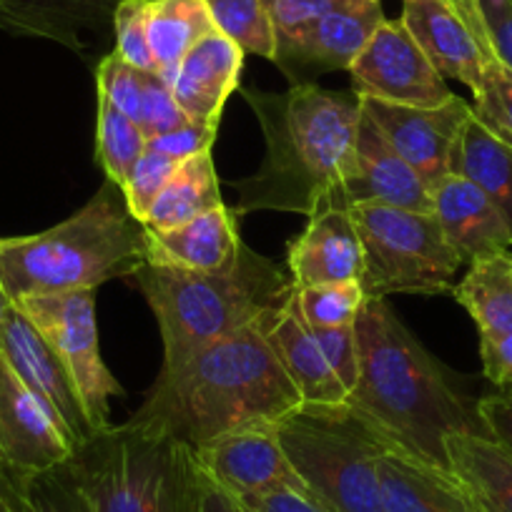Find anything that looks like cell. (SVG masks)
I'll return each mask as SVG.
<instances>
[{
    "label": "cell",
    "mask_w": 512,
    "mask_h": 512,
    "mask_svg": "<svg viewBox=\"0 0 512 512\" xmlns=\"http://www.w3.org/2000/svg\"><path fill=\"white\" fill-rule=\"evenodd\" d=\"M402 23L445 78H455L472 93L480 88L487 63L495 61L485 28L452 0H407Z\"/></svg>",
    "instance_id": "17"
},
{
    "label": "cell",
    "mask_w": 512,
    "mask_h": 512,
    "mask_svg": "<svg viewBox=\"0 0 512 512\" xmlns=\"http://www.w3.org/2000/svg\"><path fill=\"white\" fill-rule=\"evenodd\" d=\"M76 445L0 354V465L23 475L66 465Z\"/></svg>",
    "instance_id": "15"
},
{
    "label": "cell",
    "mask_w": 512,
    "mask_h": 512,
    "mask_svg": "<svg viewBox=\"0 0 512 512\" xmlns=\"http://www.w3.org/2000/svg\"><path fill=\"white\" fill-rule=\"evenodd\" d=\"M312 334L317 339L319 349L324 352V357H327L332 372L344 384V390L352 392L359 377V347L354 324H349V327L312 329Z\"/></svg>",
    "instance_id": "39"
},
{
    "label": "cell",
    "mask_w": 512,
    "mask_h": 512,
    "mask_svg": "<svg viewBox=\"0 0 512 512\" xmlns=\"http://www.w3.org/2000/svg\"><path fill=\"white\" fill-rule=\"evenodd\" d=\"M490 51L512 71V0H477Z\"/></svg>",
    "instance_id": "42"
},
{
    "label": "cell",
    "mask_w": 512,
    "mask_h": 512,
    "mask_svg": "<svg viewBox=\"0 0 512 512\" xmlns=\"http://www.w3.org/2000/svg\"><path fill=\"white\" fill-rule=\"evenodd\" d=\"M144 221L123 189L103 181L86 206L31 236H0V284L11 304L66 292H96L111 279L134 277L146 264Z\"/></svg>",
    "instance_id": "4"
},
{
    "label": "cell",
    "mask_w": 512,
    "mask_h": 512,
    "mask_svg": "<svg viewBox=\"0 0 512 512\" xmlns=\"http://www.w3.org/2000/svg\"><path fill=\"white\" fill-rule=\"evenodd\" d=\"M287 267L294 289L362 282L364 249L349 209L314 211L302 234L289 241Z\"/></svg>",
    "instance_id": "18"
},
{
    "label": "cell",
    "mask_w": 512,
    "mask_h": 512,
    "mask_svg": "<svg viewBox=\"0 0 512 512\" xmlns=\"http://www.w3.org/2000/svg\"><path fill=\"white\" fill-rule=\"evenodd\" d=\"M221 204H224V199H221V184L214 159H211V154H201L181 161L169 184L156 196L154 206L146 214L144 226L151 231H169Z\"/></svg>",
    "instance_id": "28"
},
{
    "label": "cell",
    "mask_w": 512,
    "mask_h": 512,
    "mask_svg": "<svg viewBox=\"0 0 512 512\" xmlns=\"http://www.w3.org/2000/svg\"><path fill=\"white\" fill-rule=\"evenodd\" d=\"M214 31L206 0H151L149 46L156 73L164 81H174L186 53Z\"/></svg>",
    "instance_id": "27"
},
{
    "label": "cell",
    "mask_w": 512,
    "mask_h": 512,
    "mask_svg": "<svg viewBox=\"0 0 512 512\" xmlns=\"http://www.w3.org/2000/svg\"><path fill=\"white\" fill-rule=\"evenodd\" d=\"M191 452L199 470L234 500H249L282 487H304L284 455L274 425L226 432Z\"/></svg>",
    "instance_id": "14"
},
{
    "label": "cell",
    "mask_w": 512,
    "mask_h": 512,
    "mask_svg": "<svg viewBox=\"0 0 512 512\" xmlns=\"http://www.w3.org/2000/svg\"><path fill=\"white\" fill-rule=\"evenodd\" d=\"M239 91L262 126L264 161L249 179L234 181V211L312 216L352 171L362 98L317 83H294L282 93Z\"/></svg>",
    "instance_id": "2"
},
{
    "label": "cell",
    "mask_w": 512,
    "mask_h": 512,
    "mask_svg": "<svg viewBox=\"0 0 512 512\" xmlns=\"http://www.w3.org/2000/svg\"><path fill=\"white\" fill-rule=\"evenodd\" d=\"M8 307H11V299L6 297V292H3V284H0V334H3V324H6Z\"/></svg>",
    "instance_id": "47"
},
{
    "label": "cell",
    "mask_w": 512,
    "mask_h": 512,
    "mask_svg": "<svg viewBox=\"0 0 512 512\" xmlns=\"http://www.w3.org/2000/svg\"><path fill=\"white\" fill-rule=\"evenodd\" d=\"M382 21L379 3L352 0L349 6L337 8L299 31L277 36L274 63L292 86L314 83V76L329 71H349Z\"/></svg>",
    "instance_id": "13"
},
{
    "label": "cell",
    "mask_w": 512,
    "mask_h": 512,
    "mask_svg": "<svg viewBox=\"0 0 512 512\" xmlns=\"http://www.w3.org/2000/svg\"><path fill=\"white\" fill-rule=\"evenodd\" d=\"M364 249L362 289L367 299L390 294H445L455 289L462 259L447 244L435 214L384 204L349 209Z\"/></svg>",
    "instance_id": "8"
},
{
    "label": "cell",
    "mask_w": 512,
    "mask_h": 512,
    "mask_svg": "<svg viewBox=\"0 0 512 512\" xmlns=\"http://www.w3.org/2000/svg\"><path fill=\"white\" fill-rule=\"evenodd\" d=\"M18 307L68 367L98 430L111 425V400L121 397L123 390L101 357L93 292L31 297L18 302Z\"/></svg>",
    "instance_id": "9"
},
{
    "label": "cell",
    "mask_w": 512,
    "mask_h": 512,
    "mask_svg": "<svg viewBox=\"0 0 512 512\" xmlns=\"http://www.w3.org/2000/svg\"><path fill=\"white\" fill-rule=\"evenodd\" d=\"M354 332L359 377L347 405L395 450L450 470L445 442L452 435L485 432L477 405L465 400L457 379L405 327L387 299H367Z\"/></svg>",
    "instance_id": "1"
},
{
    "label": "cell",
    "mask_w": 512,
    "mask_h": 512,
    "mask_svg": "<svg viewBox=\"0 0 512 512\" xmlns=\"http://www.w3.org/2000/svg\"><path fill=\"white\" fill-rule=\"evenodd\" d=\"M362 111L432 191L450 176L452 154L472 116V106L460 96H452L435 108L395 106L362 98Z\"/></svg>",
    "instance_id": "12"
},
{
    "label": "cell",
    "mask_w": 512,
    "mask_h": 512,
    "mask_svg": "<svg viewBox=\"0 0 512 512\" xmlns=\"http://www.w3.org/2000/svg\"><path fill=\"white\" fill-rule=\"evenodd\" d=\"M98 98L96 116V156L98 164L106 171V179L123 186L128 171L134 169L136 161L146 151V136L139 123L123 116L113 103L103 96Z\"/></svg>",
    "instance_id": "32"
},
{
    "label": "cell",
    "mask_w": 512,
    "mask_h": 512,
    "mask_svg": "<svg viewBox=\"0 0 512 512\" xmlns=\"http://www.w3.org/2000/svg\"><path fill=\"white\" fill-rule=\"evenodd\" d=\"M216 136H219V123L186 121L174 131H169V134L146 141V149L169 156L174 161H186L201 154H211Z\"/></svg>",
    "instance_id": "40"
},
{
    "label": "cell",
    "mask_w": 512,
    "mask_h": 512,
    "mask_svg": "<svg viewBox=\"0 0 512 512\" xmlns=\"http://www.w3.org/2000/svg\"><path fill=\"white\" fill-rule=\"evenodd\" d=\"M146 73L139 71L131 63L123 61L118 53H108L96 66V91L98 96L106 98L108 103L118 108L123 116L139 123L141 101H144V83Z\"/></svg>",
    "instance_id": "36"
},
{
    "label": "cell",
    "mask_w": 512,
    "mask_h": 512,
    "mask_svg": "<svg viewBox=\"0 0 512 512\" xmlns=\"http://www.w3.org/2000/svg\"><path fill=\"white\" fill-rule=\"evenodd\" d=\"M364 289L359 282L319 284V287L297 289V307L307 327H349L362 312Z\"/></svg>",
    "instance_id": "33"
},
{
    "label": "cell",
    "mask_w": 512,
    "mask_h": 512,
    "mask_svg": "<svg viewBox=\"0 0 512 512\" xmlns=\"http://www.w3.org/2000/svg\"><path fill=\"white\" fill-rule=\"evenodd\" d=\"M447 462L482 512H512V452L485 432L452 435Z\"/></svg>",
    "instance_id": "25"
},
{
    "label": "cell",
    "mask_w": 512,
    "mask_h": 512,
    "mask_svg": "<svg viewBox=\"0 0 512 512\" xmlns=\"http://www.w3.org/2000/svg\"><path fill=\"white\" fill-rule=\"evenodd\" d=\"M66 467L93 512H199L194 452L134 420L98 430Z\"/></svg>",
    "instance_id": "6"
},
{
    "label": "cell",
    "mask_w": 512,
    "mask_h": 512,
    "mask_svg": "<svg viewBox=\"0 0 512 512\" xmlns=\"http://www.w3.org/2000/svg\"><path fill=\"white\" fill-rule=\"evenodd\" d=\"M0 354L6 357L28 390L61 422L73 445L81 447L96 435L98 427L91 420V412L71 372L18 304L8 307L6 324L0 334Z\"/></svg>",
    "instance_id": "11"
},
{
    "label": "cell",
    "mask_w": 512,
    "mask_h": 512,
    "mask_svg": "<svg viewBox=\"0 0 512 512\" xmlns=\"http://www.w3.org/2000/svg\"><path fill=\"white\" fill-rule=\"evenodd\" d=\"M450 174H460L480 186L512 231V149L495 139L475 116L462 128Z\"/></svg>",
    "instance_id": "26"
},
{
    "label": "cell",
    "mask_w": 512,
    "mask_h": 512,
    "mask_svg": "<svg viewBox=\"0 0 512 512\" xmlns=\"http://www.w3.org/2000/svg\"><path fill=\"white\" fill-rule=\"evenodd\" d=\"M480 354L485 377L502 395H512V332L480 337Z\"/></svg>",
    "instance_id": "43"
},
{
    "label": "cell",
    "mask_w": 512,
    "mask_h": 512,
    "mask_svg": "<svg viewBox=\"0 0 512 512\" xmlns=\"http://www.w3.org/2000/svg\"><path fill=\"white\" fill-rule=\"evenodd\" d=\"M211 21L221 36L244 51L274 63L277 31L262 0H206Z\"/></svg>",
    "instance_id": "31"
},
{
    "label": "cell",
    "mask_w": 512,
    "mask_h": 512,
    "mask_svg": "<svg viewBox=\"0 0 512 512\" xmlns=\"http://www.w3.org/2000/svg\"><path fill=\"white\" fill-rule=\"evenodd\" d=\"M472 103V116L490 131L495 139L512 149V71L500 61H490Z\"/></svg>",
    "instance_id": "34"
},
{
    "label": "cell",
    "mask_w": 512,
    "mask_h": 512,
    "mask_svg": "<svg viewBox=\"0 0 512 512\" xmlns=\"http://www.w3.org/2000/svg\"><path fill=\"white\" fill-rule=\"evenodd\" d=\"M189 121L184 108L176 101L171 83L164 81L159 73H146L144 83V101H141V118L139 128L144 131L146 141L156 139L161 134H169L181 123Z\"/></svg>",
    "instance_id": "38"
},
{
    "label": "cell",
    "mask_w": 512,
    "mask_h": 512,
    "mask_svg": "<svg viewBox=\"0 0 512 512\" xmlns=\"http://www.w3.org/2000/svg\"><path fill=\"white\" fill-rule=\"evenodd\" d=\"M181 161L169 159L164 154H156V151H144L139 161L134 164V169L128 171L126 181H123V196H126V204L131 209V214L139 221L146 219L149 209L154 206L156 196L164 191V186L169 184V179L174 176V171L179 169Z\"/></svg>",
    "instance_id": "37"
},
{
    "label": "cell",
    "mask_w": 512,
    "mask_h": 512,
    "mask_svg": "<svg viewBox=\"0 0 512 512\" xmlns=\"http://www.w3.org/2000/svg\"><path fill=\"white\" fill-rule=\"evenodd\" d=\"M477 417L487 435L512 452V395L500 392V395L482 397L477 402Z\"/></svg>",
    "instance_id": "45"
},
{
    "label": "cell",
    "mask_w": 512,
    "mask_h": 512,
    "mask_svg": "<svg viewBox=\"0 0 512 512\" xmlns=\"http://www.w3.org/2000/svg\"><path fill=\"white\" fill-rule=\"evenodd\" d=\"M0 512H13L11 505H8L6 495H3V487H0Z\"/></svg>",
    "instance_id": "48"
},
{
    "label": "cell",
    "mask_w": 512,
    "mask_h": 512,
    "mask_svg": "<svg viewBox=\"0 0 512 512\" xmlns=\"http://www.w3.org/2000/svg\"><path fill=\"white\" fill-rule=\"evenodd\" d=\"M244 51L219 31L201 38L184 56L171 91L189 121L221 123V111L234 91L241 88Z\"/></svg>",
    "instance_id": "23"
},
{
    "label": "cell",
    "mask_w": 512,
    "mask_h": 512,
    "mask_svg": "<svg viewBox=\"0 0 512 512\" xmlns=\"http://www.w3.org/2000/svg\"><path fill=\"white\" fill-rule=\"evenodd\" d=\"M246 512H329L304 487H282L267 495L236 500Z\"/></svg>",
    "instance_id": "44"
},
{
    "label": "cell",
    "mask_w": 512,
    "mask_h": 512,
    "mask_svg": "<svg viewBox=\"0 0 512 512\" xmlns=\"http://www.w3.org/2000/svg\"><path fill=\"white\" fill-rule=\"evenodd\" d=\"M349 78L354 96L395 106L435 108L455 96L405 23L387 18L354 58Z\"/></svg>",
    "instance_id": "10"
},
{
    "label": "cell",
    "mask_w": 512,
    "mask_h": 512,
    "mask_svg": "<svg viewBox=\"0 0 512 512\" xmlns=\"http://www.w3.org/2000/svg\"><path fill=\"white\" fill-rule=\"evenodd\" d=\"M199 512H246L229 492L221 490L216 482H211L209 477L201 472V502Z\"/></svg>",
    "instance_id": "46"
},
{
    "label": "cell",
    "mask_w": 512,
    "mask_h": 512,
    "mask_svg": "<svg viewBox=\"0 0 512 512\" xmlns=\"http://www.w3.org/2000/svg\"><path fill=\"white\" fill-rule=\"evenodd\" d=\"M121 0H0V28L13 36L56 41L88 53L113 36V11Z\"/></svg>",
    "instance_id": "20"
},
{
    "label": "cell",
    "mask_w": 512,
    "mask_h": 512,
    "mask_svg": "<svg viewBox=\"0 0 512 512\" xmlns=\"http://www.w3.org/2000/svg\"><path fill=\"white\" fill-rule=\"evenodd\" d=\"M274 427L304 490L324 510L384 512L377 465L395 447L347 402L299 405Z\"/></svg>",
    "instance_id": "7"
},
{
    "label": "cell",
    "mask_w": 512,
    "mask_h": 512,
    "mask_svg": "<svg viewBox=\"0 0 512 512\" xmlns=\"http://www.w3.org/2000/svg\"><path fill=\"white\" fill-rule=\"evenodd\" d=\"M452 294L477 324L480 337L512 332V254L470 264Z\"/></svg>",
    "instance_id": "29"
},
{
    "label": "cell",
    "mask_w": 512,
    "mask_h": 512,
    "mask_svg": "<svg viewBox=\"0 0 512 512\" xmlns=\"http://www.w3.org/2000/svg\"><path fill=\"white\" fill-rule=\"evenodd\" d=\"M262 329L302 405H344L347 402L349 392L332 372L312 329L302 319L297 307V289L282 307L264 314Z\"/></svg>",
    "instance_id": "21"
},
{
    "label": "cell",
    "mask_w": 512,
    "mask_h": 512,
    "mask_svg": "<svg viewBox=\"0 0 512 512\" xmlns=\"http://www.w3.org/2000/svg\"><path fill=\"white\" fill-rule=\"evenodd\" d=\"M357 204H384L397 209L432 214V189L420 174L397 154L362 111L354 144V164L344 184L334 191L324 206L352 209ZM322 209V206H319Z\"/></svg>",
    "instance_id": "16"
},
{
    "label": "cell",
    "mask_w": 512,
    "mask_h": 512,
    "mask_svg": "<svg viewBox=\"0 0 512 512\" xmlns=\"http://www.w3.org/2000/svg\"><path fill=\"white\" fill-rule=\"evenodd\" d=\"M149 3L151 0H121L113 11V53L139 71L156 73L149 46Z\"/></svg>",
    "instance_id": "35"
},
{
    "label": "cell",
    "mask_w": 512,
    "mask_h": 512,
    "mask_svg": "<svg viewBox=\"0 0 512 512\" xmlns=\"http://www.w3.org/2000/svg\"><path fill=\"white\" fill-rule=\"evenodd\" d=\"M369 3H379V0H369Z\"/></svg>",
    "instance_id": "49"
},
{
    "label": "cell",
    "mask_w": 512,
    "mask_h": 512,
    "mask_svg": "<svg viewBox=\"0 0 512 512\" xmlns=\"http://www.w3.org/2000/svg\"><path fill=\"white\" fill-rule=\"evenodd\" d=\"M149 231L146 264L181 272H221L239 256V214L226 204L169 231Z\"/></svg>",
    "instance_id": "22"
},
{
    "label": "cell",
    "mask_w": 512,
    "mask_h": 512,
    "mask_svg": "<svg viewBox=\"0 0 512 512\" xmlns=\"http://www.w3.org/2000/svg\"><path fill=\"white\" fill-rule=\"evenodd\" d=\"M262 3L272 18L277 36H282V33L299 31V28L319 21L337 8L349 6L352 0H262Z\"/></svg>",
    "instance_id": "41"
},
{
    "label": "cell",
    "mask_w": 512,
    "mask_h": 512,
    "mask_svg": "<svg viewBox=\"0 0 512 512\" xmlns=\"http://www.w3.org/2000/svg\"><path fill=\"white\" fill-rule=\"evenodd\" d=\"M432 199V214L462 264L512 254V231L505 216L470 179L460 174L445 176L432 191Z\"/></svg>",
    "instance_id": "19"
},
{
    "label": "cell",
    "mask_w": 512,
    "mask_h": 512,
    "mask_svg": "<svg viewBox=\"0 0 512 512\" xmlns=\"http://www.w3.org/2000/svg\"><path fill=\"white\" fill-rule=\"evenodd\" d=\"M299 405L259 319L176 369H161L131 420L194 450L226 432L277 425Z\"/></svg>",
    "instance_id": "3"
},
{
    "label": "cell",
    "mask_w": 512,
    "mask_h": 512,
    "mask_svg": "<svg viewBox=\"0 0 512 512\" xmlns=\"http://www.w3.org/2000/svg\"><path fill=\"white\" fill-rule=\"evenodd\" d=\"M377 470L384 512H482L455 472L435 462L387 450Z\"/></svg>",
    "instance_id": "24"
},
{
    "label": "cell",
    "mask_w": 512,
    "mask_h": 512,
    "mask_svg": "<svg viewBox=\"0 0 512 512\" xmlns=\"http://www.w3.org/2000/svg\"><path fill=\"white\" fill-rule=\"evenodd\" d=\"M134 282L159 322L164 339L161 369H176L201 349L259 322L294 292L292 277L246 244L236 262L221 272L144 264Z\"/></svg>",
    "instance_id": "5"
},
{
    "label": "cell",
    "mask_w": 512,
    "mask_h": 512,
    "mask_svg": "<svg viewBox=\"0 0 512 512\" xmlns=\"http://www.w3.org/2000/svg\"><path fill=\"white\" fill-rule=\"evenodd\" d=\"M0 487L13 512H93L66 465L38 475L0 465Z\"/></svg>",
    "instance_id": "30"
}]
</instances>
